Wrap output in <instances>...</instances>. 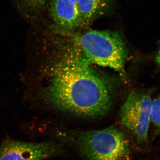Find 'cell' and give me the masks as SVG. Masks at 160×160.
<instances>
[{
    "mask_svg": "<svg viewBox=\"0 0 160 160\" xmlns=\"http://www.w3.org/2000/svg\"><path fill=\"white\" fill-rule=\"evenodd\" d=\"M153 89H136L130 92L121 107L120 118L138 147L148 152L151 149L149 131Z\"/></svg>",
    "mask_w": 160,
    "mask_h": 160,
    "instance_id": "obj_4",
    "label": "cell"
},
{
    "mask_svg": "<svg viewBox=\"0 0 160 160\" xmlns=\"http://www.w3.org/2000/svg\"><path fill=\"white\" fill-rule=\"evenodd\" d=\"M154 62L158 69L160 70V46L158 49L155 55Z\"/></svg>",
    "mask_w": 160,
    "mask_h": 160,
    "instance_id": "obj_11",
    "label": "cell"
},
{
    "mask_svg": "<svg viewBox=\"0 0 160 160\" xmlns=\"http://www.w3.org/2000/svg\"><path fill=\"white\" fill-rule=\"evenodd\" d=\"M68 37L90 64L108 67L125 73L128 51L122 36L118 31L91 30L84 33L60 31Z\"/></svg>",
    "mask_w": 160,
    "mask_h": 160,
    "instance_id": "obj_2",
    "label": "cell"
},
{
    "mask_svg": "<svg viewBox=\"0 0 160 160\" xmlns=\"http://www.w3.org/2000/svg\"><path fill=\"white\" fill-rule=\"evenodd\" d=\"M27 6L32 9H39L45 5L46 0H24Z\"/></svg>",
    "mask_w": 160,
    "mask_h": 160,
    "instance_id": "obj_9",
    "label": "cell"
},
{
    "mask_svg": "<svg viewBox=\"0 0 160 160\" xmlns=\"http://www.w3.org/2000/svg\"><path fill=\"white\" fill-rule=\"evenodd\" d=\"M149 152L151 153L148 160H160V147L151 149Z\"/></svg>",
    "mask_w": 160,
    "mask_h": 160,
    "instance_id": "obj_10",
    "label": "cell"
},
{
    "mask_svg": "<svg viewBox=\"0 0 160 160\" xmlns=\"http://www.w3.org/2000/svg\"><path fill=\"white\" fill-rule=\"evenodd\" d=\"M160 137V92L152 101L151 118L149 131L151 146Z\"/></svg>",
    "mask_w": 160,
    "mask_h": 160,
    "instance_id": "obj_8",
    "label": "cell"
},
{
    "mask_svg": "<svg viewBox=\"0 0 160 160\" xmlns=\"http://www.w3.org/2000/svg\"><path fill=\"white\" fill-rule=\"evenodd\" d=\"M50 15L60 31L73 32L82 27L78 0H51Z\"/></svg>",
    "mask_w": 160,
    "mask_h": 160,
    "instance_id": "obj_6",
    "label": "cell"
},
{
    "mask_svg": "<svg viewBox=\"0 0 160 160\" xmlns=\"http://www.w3.org/2000/svg\"><path fill=\"white\" fill-rule=\"evenodd\" d=\"M114 6L113 0H78L82 27L90 26L100 18L110 14Z\"/></svg>",
    "mask_w": 160,
    "mask_h": 160,
    "instance_id": "obj_7",
    "label": "cell"
},
{
    "mask_svg": "<svg viewBox=\"0 0 160 160\" xmlns=\"http://www.w3.org/2000/svg\"><path fill=\"white\" fill-rule=\"evenodd\" d=\"M75 143L87 160H128L130 143L126 134L114 126L75 132Z\"/></svg>",
    "mask_w": 160,
    "mask_h": 160,
    "instance_id": "obj_3",
    "label": "cell"
},
{
    "mask_svg": "<svg viewBox=\"0 0 160 160\" xmlns=\"http://www.w3.org/2000/svg\"><path fill=\"white\" fill-rule=\"evenodd\" d=\"M62 152L61 146L54 142H27L8 139L0 145V160H43Z\"/></svg>",
    "mask_w": 160,
    "mask_h": 160,
    "instance_id": "obj_5",
    "label": "cell"
},
{
    "mask_svg": "<svg viewBox=\"0 0 160 160\" xmlns=\"http://www.w3.org/2000/svg\"><path fill=\"white\" fill-rule=\"evenodd\" d=\"M92 65L71 42L63 49L50 90L58 108L89 117L102 115L109 110L113 100L112 86Z\"/></svg>",
    "mask_w": 160,
    "mask_h": 160,
    "instance_id": "obj_1",
    "label": "cell"
}]
</instances>
